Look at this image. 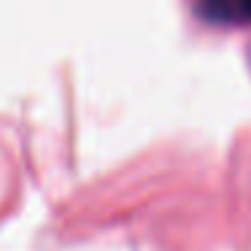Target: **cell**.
Returning a JSON list of instances; mask_svg holds the SVG:
<instances>
[{
  "label": "cell",
  "instance_id": "1",
  "mask_svg": "<svg viewBox=\"0 0 251 251\" xmlns=\"http://www.w3.org/2000/svg\"><path fill=\"white\" fill-rule=\"evenodd\" d=\"M197 11L213 25H246L251 22V0H200Z\"/></svg>",
  "mask_w": 251,
  "mask_h": 251
}]
</instances>
